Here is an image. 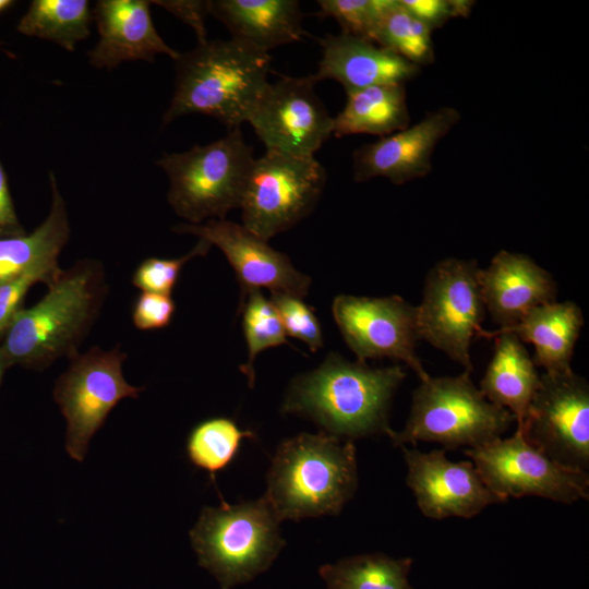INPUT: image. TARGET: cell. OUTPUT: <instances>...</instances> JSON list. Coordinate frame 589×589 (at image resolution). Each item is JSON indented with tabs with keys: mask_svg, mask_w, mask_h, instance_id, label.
I'll return each mask as SVG.
<instances>
[{
	"mask_svg": "<svg viewBox=\"0 0 589 589\" xmlns=\"http://www.w3.org/2000/svg\"><path fill=\"white\" fill-rule=\"evenodd\" d=\"M322 58L314 74L335 80L347 92L381 84H404L420 73V67L372 41L348 34H327L318 39Z\"/></svg>",
	"mask_w": 589,
	"mask_h": 589,
	"instance_id": "obj_20",
	"label": "cell"
},
{
	"mask_svg": "<svg viewBox=\"0 0 589 589\" xmlns=\"http://www.w3.org/2000/svg\"><path fill=\"white\" fill-rule=\"evenodd\" d=\"M92 17L86 0H34L20 20L17 31L74 51L76 44L88 37Z\"/></svg>",
	"mask_w": 589,
	"mask_h": 589,
	"instance_id": "obj_26",
	"label": "cell"
},
{
	"mask_svg": "<svg viewBox=\"0 0 589 589\" xmlns=\"http://www.w3.org/2000/svg\"><path fill=\"white\" fill-rule=\"evenodd\" d=\"M14 2L11 0H0V13L10 8Z\"/></svg>",
	"mask_w": 589,
	"mask_h": 589,
	"instance_id": "obj_40",
	"label": "cell"
},
{
	"mask_svg": "<svg viewBox=\"0 0 589 589\" xmlns=\"http://www.w3.org/2000/svg\"><path fill=\"white\" fill-rule=\"evenodd\" d=\"M254 159L253 147L235 128L212 143L164 154L156 165L168 177L167 199L175 213L196 225L225 219L229 211L240 207Z\"/></svg>",
	"mask_w": 589,
	"mask_h": 589,
	"instance_id": "obj_7",
	"label": "cell"
},
{
	"mask_svg": "<svg viewBox=\"0 0 589 589\" xmlns=\"http://www.w3.org/2000/svg\"><path fill=\"white\" fill-rule=\"evenodd\" d=\"M332 311L358 362L387 358L404 362L420 381L430 377L416 351L420 340L417 306L399 296L339 294L334 299Z\"/></svg>",
	"mask_w": 589,
	"mask_h": 589,
	"instance_id": "obj_13",
	"label": "cell"
},
{
	"mask_svg": "<svg viewBox=\"0 0 589 589\" xmlns=\"http://www.w3.org/2000/svg\"><path fill=\"white\" fill-rule=\"evenodd\" d=\"M524 438L555 462L589 469V384L573 371L540 375L522 423Z\"/></svg>",
	"mask_w": 589,
	"mask_h": 589,
	"instance_id": "obj_12",
	"label": "cell"
},
{
	"mask_svg": "<svg viewBox=\"0 0 589 589\" xmlns=\"http://www.w3.org/2000/svg\"><path fill=\"white\" fill-rule=\"evenodd\" d=\"M406 482L421 513L433 519L471 518L503 503L482 481L472 461H453L445 449L423 453L401 446Z\"/></svg>",
	"mask_w": 589,
	"mask_h": 589,
	"instance_id": "obj_15",
	"label": "cell"
},
{
	"mask_svg": "<svg viewBox=\"0 0 589 589\" xmlns=\"http://www.w3.org/2000/svg\"><path fill=\"white\" fill-rule=\"evenodd\" d=\"M51 206L46 219L31 233L0 238V284L39 268H58L59 254L70 239L65 202L55 175L49 172Z\"/></svg>",
	"mask_w": 589,
	"mask_h": 589,
	"instance_id": "obj_24",
	"label": "cell"
},
{
	"mask_svg": "<svg viewBox=\"0 0 589 589\" xmlns=\"http://www.w3.org/2000/svg\"><path fill=\"white\" fill-rule=\"evenodd\" d=\"M242 327L248 346V361L241 371L248 376L250 386L254 383L253 362L263 350L288 344L280 318L271 300L259 289L242 293Z\"/></svg>",
	"mask_w": 589,
	"mask_h": 589,
	"instance_id": "obj_30",
	"label": "cell"
},
{
	"mask_svg": "<svg viewBox=\"0 0 589 589\" xmlns=\"http://www.w3.org/2000/svg\"><path fill=\"white\" fill-rule=\"evenodd\" d=\"M404 84H381L347 92L344 109L334 118L336 137L371 134L380 137L409 127Z\"/></svg>",
	"mask_w": 589,
	"mask_h": 589,
	"instance_id": "obj_25",
	"label": "cell"
},
{
	"mask_svg": "<svg viewBox=\"0 0 589 589\" xmlns=\"http://www.w3.org/2000/svg\"><path fill=\"white\" fill-rule=\"evenodd\" d=\"M271 302L274 305L286 335L304 341L312 351L323 347V334L320 322L302 298L272 293Z\"/></svg>",
	"mask_w": 589,
	"mask_h": 589,
	"instance_id": "obj_33",
	"label": "cell"
},
{
	"mask_svg": "<svg viewBox=\"0 0 589 589\" xmlns=\"http://www.w3.org/2000/svg\"><path fill=\"white\" fill-rule=\"evenodd\" d=\"M386 0H320L322 17L334 19L341 33L374 43L378 17Z\"/></svg>",
	"mask_w": 589,
	"mask_h": 589,
	"instance_id": "obj_31",
	"label": "cell"
},
{
	"mask_svg": "<svg viewBox=\"0 0 589 589\" xmlns=\"http://www.w3.org/2000/svg\"><path fill=\"white\" fill-rule=\"evenodd\" d=\"M47 287L37 303L16 313L0 340L9 366L44 370L79 354L108 291L104 268L92 259L62 269Z\"/></svg>",
	"mask_w": 589,
	"mask_h": 589,
	"instance_id": "obj_1",
	"label": "cell"
},
{
	"mask_svg": "<svg viewBox=\"0 0 589 589\" xmlns=\"http://www.w3.org/2000/svg\"><path fill=\"white\" fill-rule=\"evenodd\" d=\"M484 484L502 501L539 496L563 504L589 498V474L566 468L516 432L477 448H466Z\"/></svg>",
	"mask_w": 589,
	"mask_h": 589,
	"instance_id": "obj_11",
	"label": "cell"
},
{
	"mask_svg": "<svg viewBox=\"0 0 589 589\" xmlns=\"http://www.w3.org/2000/svg\"><path fill=\"white\" fill-rule=\"evenodd\" d=\"M326 170L313 157L266 151L255 158L240 208L242 225L268 241L308 216L318 202Z\"/></svg>",
	"mask_w": 589,
	"mask_h": 589,
	"instance_id": "obj_8",
	"label": "cell"
},
{
	"mask_svg": "<svg viewBox=\"0 0 589 589\" xmlns=\"http://www.w3.org/2000/svg\"><path fill=\"white\" fill-rule=\"evenodd\" d=\"M411 558L363 554L320 568L327 589H413L408 580Z\"/></svg>",
	"mask_w": 589,
	"mask_h": 589,
	"instance_id": "obj_27",
	"label": "cell"
},
{
	"mask_svg": "<svg viewBox=\"0 0 589 589\" xmlns=\"http://www.w3.org/2000/svg\"><path fill=\"white\" fill-rule=\"evenodd\" d=\"M8 368H10V366L8 364V361H7L5 357H4L3 351L0 348V385H1L4 372H5V370Z\"/></svg>",
	"mask_w": 589,
	"mask_h": 589,
	"instance_id": "obj_39",
	"label": "cell"
},
{
	"mask_svg": "<svg viewBox=\"0 0 589 589\" xmlns=\"http://www.w3.org/2000/svg\"><path fill=\"white\" fill-rule=\"evenodd\" d=\"M254 437L252 431L241 430L235 421L224 417L206 419L189 433L185 452L190 462L209 472L225 469L235 458L243 438Z\"/></svg>",
	"mask_w": 589,
	"mask_h": 589,
	"instance_id": "obj_29",
	"label": "cell"
},
{
	"mask_svg": "<svg viewBox=\"0 0 589 589\" xmlns=\"http://www.w3.org/2000/svg\"><path fill=\"white\" fill-rule=\"evenodd\" d=\"M209 15L231 38L268 53L302 39V12L297 0H209Z\"/></svg>",
	"mask_w": 589,
	"mask_h": 589,
	"instance_id": "obj_21",
	"label": "cell"
},
{
	"mask_svg": "<svg viewBox=\"0 0 589 589\" xmlns=\"http://www.w3.org/2000/svg\"><path fill=\"white\" fill-rule=\"evenodd\" d=\"M172 230L194 235L219 248L232 266L242 293L265 288L271 293L303 299L309 291L311 278L299 272L286 254L273 249L243 225L211 219L204 224H180Z\"/></svg>",
	"mask_w": 589,
	"mask_h": 589,
	"instance_id": "obj_16",
	"label": "cell"
},
{
	"mask_svg": "<svg viewBox=\"0 0 589 589\" xmlns=\"http://www.w3.org/2000/svg\"><path fill=\"white\" fill-rule=\"evenodd\" d=\"M313 75L268 83L248 122L266 151L313 157L333 135L334 118L315 93Z\"/></svg>",
	"mask_w": 589,
	"mask_h": 589,
	"instance_id": "obj_14",
	"label": "cell"
},
{
	"mask_svg": "<svg viewBox=\"0 0 589 589\" xmlns=\"http://www.w3.org/2000/svg\"><path fill=\"white\" fill-rule=\"evenodd\" d=\"M212 244L199 242L183 256L175 259L148 257L140 263L132 276V284L142 291L170 294L184 264L196 256H204Z\"/></svg>",
	"mask_w": 589,
	"mask_h": 589,
	"instance_id": "obj_32",
	"label": "cell"
},
{
	"mask_svg": "<svg viewBox=\"0 0 589 589\" xmlns=\"http://www.w3.org/2000/svg\"><path fill=\"white\" fill-rule=\"evenodd\" d=\"M432 31L399 0H386L374 34V44L420 67L435 59Z\"/></svg>",
	"mask_w": 589,
	"mask_h": 589,
	"instance_id": "obj_28",
	"label": "cell"
},
{
	"mask_svg": "<svg viewBox=\"0 0 589 589\" xmlns=\"http://www.w3.org/2000/svg\"><path fill=\"white\" fill-rule=\"evenodd\" d=\"M146 0H100L93 10L99 39L87 52L91 65L113 69L124 61H154L163 53L173 61L180 52L156 31Z\"/></svg>",
	"mask_w": 589,
	"mask_h": 589,
	"instance_id": "obj_19",
	"label": "cell"
},
{
	"mask_svg": "<svg viewBox=\"0 0 589 589\" xmlns=\"http://www.w3.org/2000/svg\"><path fill=\"white\" fill-rule=\"evenodd\" d=\"M175 311L170 294L142 291L133 304L132 322L141 330L160 329L170 324Z\"/></svg>",
	"mask_w": 589,
	"mask_h": 589,
	"instance_id": "obj_35",
	"label": "cell"
},
{
	"mask_svg": "<svg viewBox=\"0 0 589 589\" xmlns=\"http://www.w3.org/2000/svg\"><path fill=\"white\" fill-rule=\"evenodd\" d=\"M271 56L230 39L199 43L175 60V91L163 115L165 127L190 113L213 117L228 130L240 128L268 84Z\"/></svg>",
	"mask_w": 589,
	"mask_h": 589,
	"instance_id": "obj_3",
	"label": "cell"
},
{
	"mask_svg": "<svg viewBox=\"0 0 589 589\" xmlns=\"http://www.w3.org/2000/svg\"><path fill=\"white\" fill-rule=\"evenodd\" d=\"M459 120L457 109L441 107L411 127L359 147L353 153V179L362 182L383 177L404 184L425 177L432 170L431 157L437 142Z\"/></svg>",
	"mask_w": 589,
	"mask_h": 589,
	"instance_id": "obj_17",
	"label": "cell"
},
{
	"mask_svg": "<svg viewBox=\"0 0 589 589\" xmlns=\"http://www.w3.org/2000/svg\"><path fill=\"white\" fill-rule=\"evenodd\" d=\"M127 354L119 347L106 351L93 347L70 359L58 377L53 399L67 422L65 450L83 461L93 436L111 410L124 398H137L144 387L129 384L122 372Z\"/></svg>",
	"mask_w": 589,
	"mask_h": 589,
	"instance_id": "obj_10",
	"label": "cell"
},
{
	"mask_svg": "<svg viewBox=\"0 0 589 589\" xmlns=\"http://www.w3.org/2000/svg\"><path fill=\"white\" fill-rule=\"evenodd\" d=\"M469 371L457 376H430L412 393L408 420L401 431L386 435L395 446L436 442L445 448H477L502 437L514 416L490 402L473 384Z\"/></svg>",
	"mask_w": 589,
	"mask_h": 589,
	"instance_id": "obj_5",
	"label": "cell"
},
{
	"mask_svg": "<svg viewBox=\"0 0 589 589\" xmlns=\"http://www.w3.org/2000/svg\"><path fill=\"white\" fill-rule=\"evenodd\" d=\"M494 351L480 383L493 405L508 410L519 426L540 386V375L524 342L510 333L494 337Z\"/></svg>",
	"mask_w": 589,
	"mask_h": 589,
	"instance_id": "obj_23",
	"label": "cell"
},
{
	"mask_svg": "<svg viewBox=\"0 0 589 589\" xmlns=\"http://www.w3.org/2000/svg\"><path fill=\"white\" fill-rule=\"evenodd\" d=\"M405 377L399 364L373 369L329 353L292 381L281 411L308 417L339 438L386 434L390 401Z\"/></svg>",
	"mask_w": 589,
	"mask_h": 589,
	"instance_id": "obj_2",
	"label": "cell"
},
{
	"mask_svg": "<svg viewBox=\"0 0 589 589\" xmlns=\"http://www.w3.org/2000/svg\"><path fill=\"white\" fill-rule=\"evenodd\" d=\"M280 520L263 497L205 506L189 536L199 565L221 589L244 584L266 570L285 545Z\"/></svg>",
	"mask_w": 589,
	"mask_h": 589,
	"instance_id": "obj_6",
	"label": "cell"
},
{
	"mask_svg": "<svg viewBox=\"0 0 589 589\" xmlns=\"http://www.w3.org/2000/svg\"><path fill=\"white\" fill-rule=\"evenodd\" d=\"M400 3L431 31L443 26L453 17H466L471 13L473 1L469 0H399Z\"/></svg>",
	"mask_w": 589,
	"mask_h": 589,
	"instance_id": "obj_36",
	"label": "cell"
},
{
	"mask_svg": "<svg viewBox=\"0 0 589 589\" xmlns=\"http://www.w3.org/2000/svg\"><path fill=\"white\" fill-rule=\"evenodd\" d=\"M582 326V311L576 303L555 301L532 309L512 327L492 332L483 328L478 338L514 334L522 342L534 346L532 360L536 366L543 368L546 373H568L573 371L570 362Z\"/></svg>",
	"mask_w": 589,
	"mask_h": 589,
	"instance_id": "obj_22",
	"label": "cell"
},
{
	"mask_svg": "<svg viewBox=\"0 0 589 589\" xmlns=\"http://www.w3.org/2000/svg\"><path fill=\"white\" fill-rule=\"evenodd\" d=\"M152 3L166 9L188 24L195 32L199 43L207 40L205 19L209 15V0H166Z\"/></svg>",
	"mask_w": 589,
	"mask_h": 589,
	"instance_id": "obj_37",
	"label": "cell"
},
{
	"mask_svg": "<svg viewBox=\"0 0 589 589\" xmlns=\"http://www.w3.org/2000/svg\"><path fill=\"white\" fill-rule=\"evenodd\" d=\"M58 268H39L0 284V340L22 304L28 290L36 283L49 285L61 272Z\"/></svg>",
	"mask_w": 589,
	"mask_h": 589,
	"instance_id": "obj_34",
	"label": "cell"
},
{
	"mask_svg": "<svg viewBox=\"0 0 589 589\" xmlns=\"http://www.w3.org/2000/svg\"><path fill=\"white\" fill-rule=\"evenodd\" d=\"M358 486L356 448L326 432L301 433L277 448L264 498L277 518L338 514Z\"/></svg>",
	"mask_w": 589,
	"mask_h": 589,
	"instance_id": "obj_4",
	"label": "cell"
},
{
	"mask_svg": "<svg viewBox=\"0 0 589 589\" xmlns=\"http://www.w3.org/2000/svg\"><path fill=\"white\" fill-rule=\"evenodd\" d=\"M24 233L26 231L17 218L8 178L0 161V238L17 237Z\"/></svg>",
	"mask_w": 589,
	"mask_h": 589,
	"instance_id": "obj_38",
	"label": "cell"
},
{
	"mask_svg": "<svg viewBox=\"0 0 589 589\" xmlns=\"http://www.w3.org/2000/svg\"><path fill=\"white\" fill-rule=\"evenodd\" d=\"M476 260L448 257L428 273L417 306L420 339L472 372L470 346L483 329L485 308Z\"/></svg>",
	"mask_w": 589,
	"mask_h": 589,
	"instance_id": "obj_9",
	"label": "cell"
},
{
	"mask_svg": "<svg viewBox=\"0 0 589 589\" xmlns=\"http://www.w3.org/2000/svg\"><path fill=\"white\" fill-rule=\"evenodd\" d=\"M479 283L485 308L501 329L516 325L532 309L553 303L557 285L530 256L505 250L496 253Z\"/></svg>",
	"mask_w": 589,
	"mask_h": 589,
	"instance_id": "obj_18",
	"label": "cell"
}]
</instances>
